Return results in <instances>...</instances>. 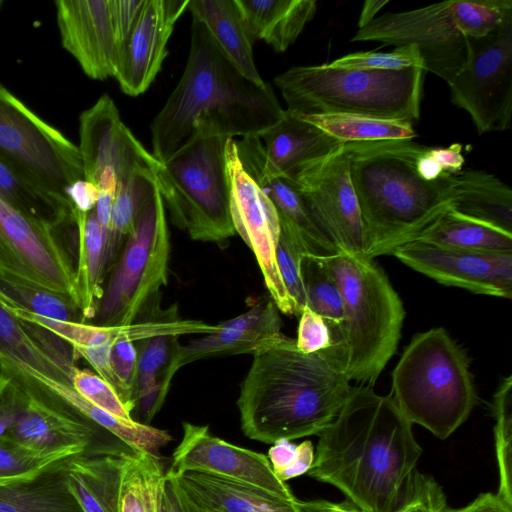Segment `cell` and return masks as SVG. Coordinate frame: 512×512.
I'll return each instance as SVG.
<instances>
[{"label": "cell", "mask_w": 512, "mask_h": 512, "mask_svg": "<svg viewBox=\"0 0 512 512\" xmlns=\"http://www.w3.org/2000/svg\"><path fill=\"white\" fill-rule=\"evenodd\" d=\"M65 196L73 209L88 213L95 209L99 190L96 185L83 178L69 185L65 190Z\"/></svg>", "instance_id": "f5cc1de1"}, {"label": "cell", "mask_w": 512, "mask_h": 512, "mask_svg": "<svg viewBox=\"0 0 512 512\" xmlns=\"http://www.w3.org/2000/svg\"><path fill=\"white\" fill-rule=\"evenodd\" d=\"M110 365L115 390L130 411L136 408L138 357L134 342L120 341L112 345Z\"/></svg>", "instance_id": "bcb514c9"}, {"label": "cell", "mask_w": 512, "mask_h": 512, "mask_svg": "<svg viewBox=\"0 0 512 512\" xmlns=\"http://www.w3.org/2000/svg\"><path fill=\"white\" fill-rule=\"evenodd\" d=\"M172 476L206 512H298V499L287 500L249 483L202 471Z\"/></svg>", "instance_id": "d4e9b609"}, {"label": "cell", "mask_w": 512, "mask_h": 512, "mask_svg": "<svg viewBox=\"0 0 512 512\" xmlns=\"http://www.w3.org/2000/svg\"><path fill=\"white\" fill-rule=\"evenodd\" d=\"M70 456L74 455L36 452L5 435L0 438V481L35 474L49 465Z\"/></svg>", "instance_id": "ee69618b"}, {"label": "cell", "mask_w": 512, "mask_h": 512, "mask_svg": "<svg viewBox=\"0 0 512 512\" xmlns=\"http://www.w3.org/2000/svg\"><path fill=\"white\" fill-rule=\"evenodd\" d=\"M344 144L284 176L296 185L315 221L338 251L363 254L364 225Z\"/></svg>", "instance_id": "9a60e30c"}, {"label": "cell", "mask_w": 512, "mask_h": 512, "mask_svg": "<svg viewBox=\"0 0 512 512\" xmlns=\"http://www.w3.org/2000/svg\"><path fill=\"white\" fill-rule=\"evenodd\" d=\"M61 44L94 80L113 77L119 43L111 0L55 2Z\"/></svg>", "instance_id": "44dd1931"}, {"label": "cell", "mask_w": 512, "mask_h": 512, "mask_svg": "<svg viewBox=\"0 0 512 512\" xmlns=\"http://www.w3.org/2000/svg\"><path fill=\"white\" fill-rule=\"evenodd\" d=\"M284 113L271 86L243 76L192 16L185 69L151 123L152 155L162 163L201 138L258 136Z\"/></svg>", "instance_id": "7a4b0ae2"}, {"label": "cell", "mask_w": 512, "mask_h": 512, "mask_svg": "<svg viewBox=\"0 0 512 512\" xmlns=\"http://www.w3.org/2000/svg\"><path fill=\"white\" fill-rule=\"evenodd\" d=\"M236 145L246 172L270 198L278 214L295 227L309 253L319 256L337 253V247L315 221L296 185L268 167L259 137L249 136L236 140Z\"/></svg>", "instance_id": "603a6c76"}, {"label": "cell", "mask_w": 512, "mask_h": 512, "mask_svg": "<svg viewBox=\"0 0 512 512\" xmlns=\"http://www.w3.org/2000/svg\"><path fill=\"white\" fill-rule=\"evenodd\" d=\"M0 300L9 307L63 321L83 322L76 302L50 288L0 274Z\"/></svg>", "instance_id": "f35d334b"}, {"label": "cell", "mask_w": 512, "mask_h": 512, "mask_svg": "<svg viewBox=\"0 0 512 512\" xmlns=\"http://www.w3.org/2000/svg\"><path fill=\"white\" fill-rule=\"evenodd\" d=\"M306 305L327 323L332 346L338 341L343 323L342 297L324 256L306 253L300 261Z\"/></svg>", "instance_id": "74e56055"}, {"label": "cell", "mask_w": 512, "mask_h": 512, "mask_svg": "<svg viewBox=\"0 0 512 512\" xmlns=\"http://www.w3.org/2000/svg\"><path fill=\"white\" fill-rule=\"evenodd\" d=\"M422 449L391 395L352 387L333 422L319 434L307 473L338 488L368 512L401 504Z\"/></svg>", "instance_id": "6da1fadb"}, {"label": "cell", "mask_w": 512, "mask_h": 512, "mask_svg": "<svg viewBox=\"0 0 512 512\" xmlns=\"http://www.w3.org/2000/svg\"><path fill=\"white\" fill-rule=\"evenodd\" d=\"M225 160L235 232L254 253L265 286L278 310L288 315H299L300 311L289 296L277 265L276 249L280 236L278 211L244 169L233 138L226 141Z\"/></svg>", "instance_id": "5bb4252c"}, {"label": "cell", "mask_w": 512, "mask_h": 512, "mask_svg": "<svg viewBox=\"0 0 512 512\" xmlns=\"http://www.w3.org/2000/svg\"><path fill=\"white\" fill-rule=\"evenodd\" d=\"M188 9L201 20L215 42L246 78L264 84L254 62L251 40L235 0H190Z\"/></svg>", "instance_id": "f546056e"}, {"label": "cell", "mask_w": 512, "mask_h": 512, "mask_svg": "<svg viewBox=\"0 0 512 512\" xmlns=\"http://www.w3.org/2000/svg\"><path fill=\"white\" fill-rule=\"evenodd\" d=\"M279 220L280 236L276 249L277 265L285 288L301 313L306 305V295L300 274V261L302 256L309 253V251L295 227L280 215Z\"/></svg>", "instance_id": "b9f144b4"}, {"label": "cell", "mask_w": 512, "mask_h": 512, "mask_svg": "<svg viewBox=\"0 0 512 512\" xmlns=\"http://www.w3.org/2000/svg\"><path fill=\"white\" fill-rule=\"evenodd\" d=\"M324 260L343 304L340 336L329 349L350 381L372 387L397 350L402 300L374 259L338 251Z\"/></svg>", "instance_id": "5b68a950"}, {"label": "cell", "mask_w": 512, "mask_h": 512, "mask_svg": "<svg viewBox=\"0 0 512 512\" xmlns=\"http://www.w3.org/2000/svg\"><path fill=\"white\" fill-rule=\"evenodd\" d=\"M179 336L160 335L137 341L138 378L136 407L140 406L149 421L163 404L162 381Z\"/></svg>", "instance_id": "ab89813d"}, {"label": "cell", "mask_w": 512, "mask_h": 512, "mask_svg": "<svg viewBox=\"0 0 512 512\" xmlns=\"http://www.w3.org/2000/svg\"><path fill=\"white\" fill-rule=\"evenodd\" d=\"M11 374L22 383L27 399L7 437L46 454L77 455L115 448L101 439L103 429L21 376Z\"/></svg>", "instance_id": "e0dca14e"}, {"label": "cell", "mask_w": 512, "mask_h": 512, "mask_svg": "<svg viewBox=\"0 0 512 512\" xmlns=\"http://www.w3.org/2000/svg\"><path fill=\"white\" fill-rule=\"evenodd\" d=\"M0 157L45 190L64 199H67L66 188L84 178L78 146L38 117L1 83Z\"/></svg>", "instance_id": "8fae6325"}, {"label": "cell", "mask_w": 512, "mask_h": 512, "mask_svg": "<svg viewBox=\"0 0 512 512\" xmlns=\"http://www.w3.org/2000/svg\"><path fill=\"white\" fill-rule=\"evenodd\" d=\"M327 66L350 70H403L424 67L419 50L413 45L396 47L390 52H356L341 56Z\"/></svg>", "instance_id": "7bdbcfd3"}, {"label": "cell", "mask_w": 512, "mask_h": 512, "mask_svg": "<svg viewBox=\"0 0 512 512\" xmlns=\"http://www.w3.org/2000/svg\"><path fill=\"white\" fill-rule=\"evenodd\" d=\"M63 229L30 218L0 198V274L66 294L78 305L75 260Z\"/></svg>", "instance_id": "4fadbf2b"}, {"label": "cell", "mask_w": 512, "mask_h": 512, "mask_svg": "<svg viewBox=\"0 0 512 512\" xmlns=\"http://www.w3.org/2000/svg\"><path fill=\"white\" fill-rule=\"evenodd\" d=\"M190 0H146L117 56L114 76L132 97L144 93L155 80L167 56L174 26Z\"/></svg>", "instance_id": "ffe728a7"}, {"label": "cell", "mask_w": 512, "mask_h": 512, "mask_svg": "<svg viewBox=\"0 0 512 512\" xmlns=\"http://www.w3.org/2000/svg\"><path fill=\"white\" fill-rule=\"evenodd\" d=\"M413 241L473 251L512 253V233L461 214L452 206Z\"/></svg>", "instance_id": "d6a6232c"}, {"label": "cell", "mask_w": 512, "mask_h": 512, "mask_svg": "<svg viewBox=\"0 0 512 512\" xmlns=\"http://www.w3.org/2000/svg\"><path fill=\"white\" fill-rule=\"evenodd\" d=\"M165 473L155 454L128 449L120 512H160Z\"/></svg>", "instance_id": "e575fe53"}, {"label": "cell", "mask_w": 512, "mask_h": 512, "mask_svg": "<svg viewBox=\"0 0 512 512\" xmlns=\"http://www.w3.org/2000/svg\"><path fill=\"white\" fill-rule=\"evenodd\" d=\"M2 4H3V1H2V0H0V8H1Z\"/></svg>", "instance_id": "94428289"}, {"label": "cell", "mask_w": 512, "mask_h": 512, "mask_svg": "<svg viewBox=\"0 0 512 512\" xmlns=\"http://www.w3.org/2000/svg\"><path fill=\"white\" fill-rule=\"evenodd\" d=\"M227 139L195 140L160 163L155 172L173 224L193 240L220 243L236 233L230 213Z\"/></svg>", "instance_id": "9c48e42d"}, {"label": "cell", "mask_w": 512, "mask_h": 512, "mask_svg": "<svg viewBox=\"0 0 512 512\" xmlns=\"http://www.w3.org/2000/svg\"><path fill=\"white\" fill-rule=\"evenodd\" d=\"M237 406L241 429L267 444L322 433L352 386L330 349L304 353L281 332L252 354Z\"/></svg>", "instance_id": "3957f363"}, {"label": "cell", "mask_w": 512, "mask_h": 512, "mask_svg": "<svg viewBox=\"0 0 512 512\" xmlns=\"http://www.w3.org/2000/svg\"><path fill=\"white\" fill-rule=\"evenodd\" d=\"M76 233L75 285L82 321L94 319L103 295L105 242L95 210L72 208Z\"/></svg>", "instance_id": "4dcf8cb0"}, {"label": "cell", "mask_w": 512, "mask_h": 512, "mask_svg": "<svg viewBox=\"0 0 512 512\" xmlns=\"http://www.w3.org/2000/svg\"><path fill=\"white\" fill-rule=\"evenodd\" d=\"M0 198L37 221L55 228L73 222L69 200L50 193L0 157Z\"/></svg>", "instance_id": "836d02e7"}, {"label": "cell", "mask_w": 512, "mask_h": 512, "mask_svg": "<svg viewBox=\"0 0 512 512\" xmlns=\"http://www.w3.org/2000/svg\"><path fill=\"white\" fill-rule=\"evenodd\" d=\"M202 471L242 481L287 500H296L289 486L274 474L264 454L230 444L209 432L208 426L183 423V437L166 473Z\"/></svg>", "instance_id": "d6986e66"}, {"label": "cell", "mask_w": 512, "mask_h": 512, "mask_svg": "<svg viewBox=\"0 0 512 512\" xmlns=\"http://www.w3.org/2000/svg\"><path fill=\"white\" fill-rule=\"evenodd\" d=\"M160 512H171L170 505H169L167 496L164 491V487H163L162 497H161Z\"/></svg>", "instance_id": "91938a15"}, {"label": "cell", "mask_w": 512, "mask_h": 512, "mask_svg": "<svg viewBox=\"0 0 512 512\" xmlns=\"http://www.w3.org/2000/svg\"><path fill=\"white\" fill-rule=\"evenodd\" d=\"M512 16V0H449L376 17L351 38L415 46L424 68L451 83L466 58V38L488 33Z\"/></svg>", "instance_id": "ba28073f"}, {"label": "cell", "mask_w": 512, "mask_h": 512, "mask_svg": "<svg viewBox=\"0 0 512 512\" xmlns=\"http://www.w3.org/2000/svg\"><path fill=\"white\" fill-rule=\"evenodd\" d=\"M0 368L21 376L37 388L57 398L133 451L156 455V452L172 439L164 430L134 419L117 417L97 407L81 396L72 385L51 379L23 364L0 356Z\"/></svg>", "instance_id": "cb8c5ba5"}, {"label": "cell", "mask_w": 512, "mask_h": 512, "mask_svg": "<svg viewBox=\"0 0 512 512\" xmlns=\"http://www.w3.org/2000/svg\"><path fill=\"white\" fill-rule=\"evenodd\" d=\"M391 397L406 419L446 439L477 403L470 360L442 327L415 335L392 373Z\"/></svg>", "instance_id": "52a82bcc"}, {"label": "cell", "mask_w": 512, "mask_h": 512, "mask_svg": "<svg viewBox=\"0 0 512 512\" xmlns=\"http://www.w3.org/2000/svg\"><path fill=\"white\" fill-rule=\"evenodd\" d=\"M315 452L311 441L293 444L289 440H278L268 451V459L276 477L286 482L306 474L314 462Z\"/></svg>", "instance_id": "7dc6e473"}, {"label": "cell", "mask_w": 512, "mask_h": 512, "mask_svg": "<svg viewBox=\"0 0 512 512\" xmlns=\"http://www.w3.org/2000/svg\"><path fill=\"white\" fill-rule=\"evenodd\" d=\"M279 312L272 300L259 302L239 316L219 323L216 332L205 334L186 345L178 340L162 381L161 400L164 402L172 378L183 366L201 359L253 354L266 340L281 332Z\"/></svg>", "instance_id": "7402d4cb"}, {"label": "cell", "mask_w": 512, "mask_h": 512, "mask_svg": "<svg viewBox=\"0 0 512 512\" xmlns=\"http://www.w3.org/2000/svg\"><path fill=\"white\" fill-rule=\"evenodd\" d=\"M128 449L86 452L68 459L67 484L83 512H120L122 476Z\"/></svg>", "instance_id": "484cf974"}, {"label": "cell", "mask_w": 512, "mask_h": 512, "mask_svg": "<svg viewBox=\"0 0 512 512\" xmlns=\"http://www.w3.org/2000/svg\"><path fill=\"white\" fill-rule=\"evenodd\" d=\"M72 387L90 403L123 419H133L116 390L98 374L75 367L71 373Z\"/></svg>", "instance_id": "f6af8a7d"}, {"label": "cell", "mask_w": 512, "mask_h": 512, "mask_svg": "<svg viewBox=\"0 0 512 512\" xmlns=\"http://www.w3.org/2000/svg\"><path fill=\"white\" fill-rule=\"evenodd\" d=\"M494 440L499 473L497 495L512 505V376L502 380L494 395Z\"/></svg>", "instance_id": "60d3db41"}, {"label": "cell", "mask_w": 512, "mask_h": 512, "mask_svg": "<svg viewBox=\"0 0 512 512\" xmlns=\"http://www.w3.org/2000/svg\"><path fill=\"white\" fill-rule=\"evenodd\" d=\"M392 255L443 285L477 294L512 297V253L473 251L411 241L396 248Z\"/></svg>", "instance_id": "ac0fdd59"}, {"label": "cell", "mask_w": 512, "mask_h": 512, "mask_svg": "<svg viewBox=\"0 0 512 512\" xmlns=\"http://www.w3.org/2000/svg\"><path fill=\"white\" fill-rule=\"evenodd\" d=\"M163 487L171 512H206L185 493L174 476L165 473Z\"/></svg>", "instance_id": "11a10c76"}, {"label": "cell", "mask_w": 512, "mask_h": 512, "mask_svg": "<svg viewBox=\"0 0 512 512\" xmlns=\"http://www.w3.org/2000/svg\"><path fill=\"white\" fill-rule=\"evenodd\" d=\"M111 345H99L92 347L73 348L75 357L83 358L87 361L96 374L106 380L114 389V378L110 365Z\"/></svg>", "instance_id": "816d5d0a"}, {"label": "cell", "mask_w": 512, "mask_h": 512, "mask_svg": "<svg viewBox=\"0 0 512 512\" xmlns=\"http://www.w3.org/2000/svg\"><path fill=\"white\" fill-rule=\"evenodd\" d=\"M79 136L84 179L94 185L106 171L116 174L120 187L141 176H155L160 165L123 123L108 94L81 113Z\"/></svg>", "instance_id": "2e32d148"}, {"label": "cell", "mask_w": 512, "mask_h": 512, "mask_svg": "<svg viewBox=\"0 0 512 512\" xmlns=\"http://www.w3.org/2000/svg\"><path fill=\"white\" fill-rule=\"evenodd\" d=\"M258 137L268 167L280 175L321 159L344 144L286 109L283 118Z\"/></svg>", "instance_id": "4316f807"}, {"label": "cell", "mask_w": 512, "mask_h": 512, "mask_svg": "<svg viewBox=\"0 0 512 512\" xmlns=\"http://www.w3.org/2000/svg\"><path fill=\"white\" fill-rule=\"evenodd\" d=\"M70 457L35 474L0 481V512H83L67 484Z\"/></svg>", "instance_id": "83f0119b"}, {"label": "cell", "mask_w": 512, "mask_h": 512, "mask_svg": "<svg viewBox=\"0 0 512 512\" xmlns=\"http://www.w3.org/2000/svg\"><path fill=\"white\" fill-rule=\"evenodd\" d=\"M298 512H368L346 499L342 502L327 500H298Z\"/></svg>", "instance_id": "6f0895ef"}, {"label": "cell", "mask_w": 512, "mask_h": 512, "mask_svg": "<svg viewBox=\"0 0 512 512\" xmlns=\"http://www.w3.org/2000/svg\"><path fill=\"white\" fill-rule=\"evenodd\" d=\"M344 147L364 225L366 257L392 254L453 205L454 174L428 181L417 171L427 146L387 140L349 142Z\"/></svg>", "instance_id": "277c9868"}, {"label": "cell", "mask_w": 512, "mask_h": 512, "mask_svg": "<svg viewBox=\"0 0 512 512\" xmlns=\"http://www.w3.org/2000/svg\"><path fill=\"white\" fill-rule=\"evenodd\" d=\"M388 3V0L365 1L359 15L358 29H362L371 23L376 18V14Z\"/></svg>", "instance_id": "680465c9"}, {"label": "cell", "mask_w": 512, "mask_h": 512, "mask_svg": "<svg viewBox=\"0 0 512 512\" xmlns=\"http://www.w3.org/2000/svg\"><path fill=\"white\" fill-rule=\"evenodd\" d=\"M27 395L13 374L0 369V438L12 428L25 406Z\"/></svg>", "instance_id": "681fc988"}, {"label": "cell", "mask_w": 512, "mask_h": 512, "mask_svg": "<svg viewBox=\"0 0 512 512\" xmlns=\"http://www.w3.org/2000/svg\"><path fill=\"white\" fill-rule=\"evenodd\" d=\"M424 67L403 70L295 66L274 82L293 115L356 114L414 124L420 118Z\"/></svg>", "instance_id": "8992f818"}, {"label": "cell", "mask_w": 512, "mask_h": 512, "mask_svg": "<svg viewBox=\"0 0 512 512\" xmlns=\"http://www.w3.org/2000/svg\"><path fill=\"white\" fill-rule=\"evenodd\" d=\"M247 32L275 51H286L313 19L315 0H235Z\"/></svg>", "instance_id": "f1b7e54d"}, {"label": "cell", "mask_w": 512, "mask_h": 512, "mask_svg": "<svg viewBox=\"0 0 512 512\" xmlns=\"http://www.w3.org/2000/svg\"><path fill=\"white\" fill-rule=\"evenodd\" d=\"M443 512H512V505L506 503L497 493H482L461 508H449Z\"/></svg>", "instance_id": "9f6ffc18"}, {"label": "cell", "mask_w": 512, "mask_h": 512, "mask_svg": "<svg viewBox=\"0 0 512 512\" xmlns=\"http://www.w3.org/2000/svg\"><path fill=\"white\" fill-rule=\"evenodd\" d=\"M446 507V497L439 484L415 470L404 498L394 512H443Z\"/></svg>", "instance_id": "c3c4849f"}, {"label": "cell", "mask_w": 512, "mask_h": 512, "mask_svg": "<svg viewBox=\"0 0 512 512\" xmlns=\"http://www.w3.org/2000/svg\"><path fill=\"white\" fill-rule=\"evenodd\" d=\"M428 155L444 173L455 174L463 170L465 158L460 143H453L445 148L429 147Z\"/></svg>", "instance_id": "db71d44e"}, {"label": "cell", "mask_w": 512, "mask_h": 512, "mask_svg": "<svg viewBox=\"0 0 512 512\" xmlns=\"http://www.w3.org/2000/svg\"><path fill=\"white\" fill-rule=\"evenodd\" d=\"M296 345L304 353H315L332 346V335L325 320L304 306L300 313Z\"/></svg>", "instance_id": "f907efd6"}, {"label": "cell", "mask_w": 512, "mask_h": 512, "mask_svg": "<svg viewBox=\"0 0 512 512\" xmlns=\"http://www.w3.org/2000/svg\"><path fill=\"white\" fill-rule=\"evenodd\" d=\"M452 207L461 214L512 233V191L497 176L480 170L455 173Z\"/></svg>", "instance_id": "1f68e13d"}, {"label": "cell", "mask_w": 512, "mask_h": 512, "mask_svg": "<svg viewBox=\"0 0 512 512\" xmlns=\"http://www.w3.org/2000/svg\"><path fill=\"white\" fill-rule=\"evenodd\" d=\"M170 250L165 205L156 184L143 199L134 226L110 270L94 324L135 322L168 282Z\"/></svg>", "instance_id": "30bf717a"}, {"label": "cell", "mask_w": 512, "mask_h": 512, "mask_svg": "<svg viewBox=\"0 0 512 512\" xmlns=\"http://www.w3.org/2000/svg\"><path fill=\"white\" fill-rule=\"evenodd\" d=\"M0 356L71 385L70 376L41 349L32 337L27 323L15 316L1 300Z\"/></svg>", "instance_id": "8d00e7d4"}, {"label": "cell", "mask_w": 512, "mask_h": 512, "mask_svg": "<svg viewBox=\"0 0 512 512\" xmlns=\"http://www.w3.org/2000/svg\"><path fill=\"white\" fill-rule=\"evenodd\" d=\"M452 102L479 134L504 131L512 114V16L488 33L466 38V58L449 84Z\"/></svg>", "instance_id": "7c38bea8"}, {"label": "cell", "mask_w": 512, "mask_h": 512, "mask_svg": "<svg viewBox=\"0 0 512 512\" xmlns=\"http://www.w3.org/2000/svg\"><path fill=\"white\" fill-rule=\"evenodd\" d=\"M294 116L344 143L412 140L417 136L413 124L396 120L356 114Z\"/></svg>", "instance_id": "d590c367"}]
</instances>
